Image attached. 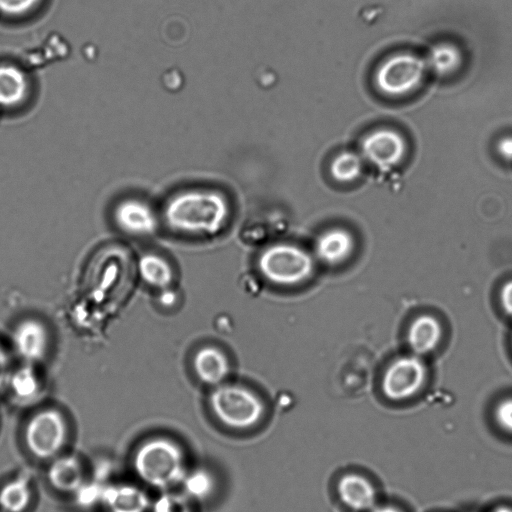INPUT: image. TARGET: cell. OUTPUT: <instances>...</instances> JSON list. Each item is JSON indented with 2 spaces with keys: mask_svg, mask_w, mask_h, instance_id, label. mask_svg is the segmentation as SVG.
Wrapping results in <instances>:
<instances>
[{
  "mask_svg": "<svg viewBox=\"0 0 512 512\" xmlns=\"http://www.w3.org/2000/svg\"><path fill=\"white\" fill-rule=\"evenodd\" d=\"M41 0H0V13L18 17L34 10Z\"/></svg>",
  "mask_w": 512,
  "mask_h": 512,
  "instance_id": "484cf974",
  "label": "cell"
},
{
  "mask_svg": "<svg viewBox=\"0 0 512 512\" xmlns=\"http://www.w3.org/2000/svg\"><path fill=\"white\" fill-rule=\"evenodd\" d=\"M261 274L279 286H294L307 280L313 273L311 255L302 248L286 243L272 245L259 256Z\"/></svg>",
  "mask_w": 512,
  "mask_h": 512,
  "instance_id": "277c9868",
  "label": "cell"
},
{
  "mask_svg": "<svg viewBox=\"0 0 512 512\" xmlns=\"http://www.w3.org/2000/svg\"><path fill=\"white\" fill-rule=\"evenodd\" d=\"M108 483L100 478L85 480L81 487L74 494L76 501L82 507H94L101 505L103 494Z\"/></svg>",
  "mask_w": 512,
  "mask_h": 512,
  "instance_id": "cb8c5ba5",
  "label": "cell"
},
{
  "mask_svg": "<svg viewBox=\"0 0 512 512\" xmlns=\"http://www.w3.org/2000/svg\"><path fill=\"white\" fill-rule=\"evenodd\" d=\"M498 155L507 162H512V135L502 137L496 145Z\"/></svg>",
  "mask_w": 512,
  "mask_h": 512,
  "instance_id": "f1b7e54d",
  "label": "cell"
},
{
  "mask_svg": "<svg viewBox=\"0 0 512 512\" xmlns=\"http://www.w3.org/2000/svg\"><path fill=\"white\" fill-rule=\"evenodd\" d=\"M31 488L25 478H15L0 489L2 512H24L30 504Z\"/></svg>",
  "mask_w": 512,
  "mask_h": 512,
  "instance_id": "d6986e66",
  "label": "cell"
},
{
  "mask_svg": "<svg viewBox=\"0 0 512 512\" xmlns=\"http://www.w3.org/2000/svg\"><path fill=\"white\" fill-rule=\"evenodd\" d=\"M183 494L194 501L207 500L216 488L212 473L205 468L188 470L182 482Z\"/></svg>",
  "mask_w": 512,
  "mask_h": 512,
  "instance_id": "ffe728a7",
  "label": "cell"
},
{
  "mask_svg": "<svg viewBox=\"0 0 512 512\" xmlns=\"http://www.w3.org/2000/svg\"><path fill=\"white\" fill-rule=\"evenodd\" d=\"M30 84L25 72L13 64H0V107L14 108L27 98Z\"/></svg>",
  "mask_w": 512,
  "mask_h": 512,
  "instance_id": "9a60e30c",
  "label": "cell"
},
{
  "mask_svg": "<svg viewBox=\"0 0 512 512\" xmlns=\"http://www.w3.org/2000/svg\"><path fill=\"white\" fill-rule=\"evenodd\" d=\"M426 375L425 364L419 356L400 357L390 364L383 376V393L394 401L408 399L420 390Z\"/></svg>",
  "mask_w": 512,
  "mask_h": 512,
  "instance_id": "52a82bcc",
  "label": "cell"
},
{
  "mask_svg": "<svg viewBox=\"0 0 512 512\" xmlns=\"http://www.w3.org/2000/svg\"><path fill=\"white\" fill-rule=\"evenodd\" d=\"M373 512H400V511L391 506H381V507L374 509Z\"/></svg>",
  "mask_w": 512,
  "mask_h": 512,
  "instance_id": "1f68e13d",
  "label": "cell"
},
{
  "mask_svg": "<svg viewBox=\"0 0 512 512\" xmlns=\"http://www.w3.org/2000/svg\"><path fill=\"white\" fill-rule=\"evenodd\" d=\"M161 302L164 305L171 306L175 303V294L173 292H165L161 296Z\"/></svg>",
  "mask_w": 512,
  "mask_h": 512,
  "instance_id": "4dcf8cb0",
  "label": "cell"
},
{
  "mask_svg": "<svg viewBox=\"0 0 512 512\" xmlns=\"http://www.w3.org/2000/svg\"><path fill=\"white\" fill-rule=\"evenodd\" d=\"M495 418L503 429L512 433V398L505 399L497 405Z\"/></svg>",
  "mask_w": 512,
  "mask_h": 512,
  "instance_id": "4316f807",
  "label": "cell"
},
{
  "mask_svg": "<svg viewBox=\"0 0 512 512\" xmlns=\"http://www.w3.org/2000/svg\"><path fill=\"white\" fill-rule=\"evenodd\" d=\"M8 385L17 399L29 402L35 399L40 390V382L29 367H23L10 375Z\"/></svg>",
  "mask_w": 512,
  "mask_h": 512,
  "instance_id": "603a6c76",
  "label": "cell"
},
{
  "mask_svg": "<svg viewBox=\"0 0 512 512\" xmlns=\"http://www.w3.org/2000/svg\"><path fill=\"white\" fill-rule=\"evenodd\" d=\"M442 337L439 321L430 315L416 318L408 330V343L417 355H423L436 348Z\"/></svg>",
  "mask_w": 512,
  "mask_h": 512,
  "instance_id": "e0dca14e",
  "label": "cell"
},
{
  "mask_svg": "<svg viewBox=\"0 0 512 512\" xmlns=\"http://www.w3.org/2000/svg\"><path fill=\"white\" fill-rule=\"evenodd\" d=\"M10 375L9 359L4 348L0 345V391L8 385Z\"/></svg>",
  "mask_w": 512,
  "mask_h": 512,
  "instance_id": "83f0119b",
  "label": "cell"
},
{
  "mask_svg": "<svg viewBox=\"0 0 512 512\" xmlns=\"http://www.w3.org/2000/svg\"><path fill=\"white\" fill-rule=\"evenodd\" d=\"M48 333L42 323L27 319L16 327L13 343L18 354L25 360L34 362L44 357L48 349Z\"/></svg>",
  "mask_w": 512,
  "mask_h": 512,
  "instance_id": "8fae6325",
  "label": "cell"
},
{
  "mask_svg": "<svg viewBox=\"0 0 512 512\" xmlns=\"http://www.w3.org/2000/svg\"><path fill=\"white\" fill-rule=\"evenodd\" d=\"M193 367L198 378L209 385L220 384L229 371L225 354L211 346L203 347L196 352Z\"/></svg>",
  "mask_w": 512,
  "mask_h": 512,
  "instance_id": "2e32d148",
  "label": "cell"
},
{
  "mask_svg": "<svg viewBox=\"0 0 512 512\" xmlns=\"http://www.w3.org/2000/svg\"><path fill=\"white\" fill-rule=\"evenodd\" d=\"M427 70L425 58L408 52L397 53L379 65L374 80L382 94L398 98L415 91Z\"/></svg>",
  "mask_w": 512,
  "mask_h": 512,
  "instance_id": "5b68a950",
  "label": "cell"
},
{
  "mask_svg": "<svg viewBox=\"0 0 512 512\" xmlns=\"http://www.w3.org/2000/svg\"><path fill=\"white\" fill-rule=\"evenodd\" d=\"M364 166V159L360 152L342 151L331 162L332 177L340 183H349L358 179Z\"/></svg>",
  "mask_w": 512,
  "mask_h": 512,
  "instance_id": "7402d4cb",
  "label": "cell"
},
{
  "mask_svg": "<svg viewBox=\"0 0 512 512\" xmlns=\"http://www.w3.org/2000/svg\"><path fill=\"white\" fill-rule=\"evenodd\" d=\"M66 436L65 419L55 409L38 411L25 428L26 446L39 459L55 458L65 444Z\"/></svg>",
  "mask_w": 512,
  "mask_h": 512,
  "instance_id": "8992f818",
  "label": "cell"
},
{
  "mask_svg": "<svg viewBox=\"0 0 512 512\" xmlns=\"http://www.w3.org/2000/svg\"><path fill=\"white\" fill-rule=\"evenodd\" d=\"M229 206L221 194L189 190L171 198L165 207L167 224L178 232L214 235L225 225Z\"/></svg>",
  "mask_w": 512,
  "mask_h": 512,
  "instance_id": "6da1fadb",
  "label": "cell"
},
{
  "mask_svg": "<svg viewBox=\"0 0 512 512\" xmlns=\"http://www.w3.org/2000/svg\"><path fill=\"white\" fill-rule=\"evenodd\" d=\"M341 501L350 509L365 511L374 507L376 492L373 485L363 476L347 474L338 483Z\"/></svg>",
  "mask_w": 512,
  "mask_h": 512,
  "instance_id": "5bb4252c",
  "label": "cell"
},
{
  "mask_svg": "<svg viewBox=\"0 0 512 512\" xmlns=\"http://www.w3.org/2000/svg\"><path fill=\"white\" fill-rule=\"evenodd\" d=\"M500 302L504 311L512 317V280L506 282L501 288Z\"/></svg>",
  "mask_w": 512,
  "mask_h": 512,
  "instance_id": "f546056e",
  "label": "cell"
},
{
  "mask_svg": "<svg viewBox=\"0 0 512 512\" xmlns=\"http://www.w3.org/2000/svg\"><path fill=\"white\" fill-rule=\"evenodd\" d=\"M189 499L182 493L163 492L152 503L151 512H192Z\"/></svg>",
  "mask_w": 512,
  "mask_h": 512,
  "instance_id": "d4e9b609",
  "label": "cell"
},
{
  "mask_svg": "<svg viewBox=\"0 0 512 512\" xmlns=\"http://www.w3.org/2000/svg\"><path fill=\"white\" fill-rule=\"evenodd\" d=\"M209 404L217 420L233 430L255 427L265 413L259 396L239 385H219L212 391Z\"/></svg>",
  "mask_w": 512,
  "mask_h": 512,
  "instance_id": "3957f363",
  "label": "cell"
},
{
  "mask_svg": "<svg viewBox=\"0 0 512 512\" xmlns=\"http://www.w3.org/2000/svg\"><path fill=\"white\" fill-rule=\"evenodd\" d=\"M139 273L149 285L165 288L172 281V269L168 262L155 254H146L139 261Z\"/></svg>",
  "mask_w": 512,
  "mask_h": 512,
  "instance_id": "44dd1931",
  "label": "cell"
},
{
  "mask_svg": "<svg viewBox=\"0 0 512 512\" xmlns=\"http://www.w3.org/2000/svg\"><path fill=\"white\" fill-rule=\"evenodd\" d=\"M114 219L121 230L133 235H149L157 227V219L152 208L137 199L120 202L115 208Z\"/></svg>",
  "mask_w": 512,
  "mask_h": 512,
  "instance_id": "9c48e42d",
  "label": "cell"
},
{
  "mask_svg": "<svg viewBox=\"0 0 512 512\" xmlns=\"http://www.w3.org/2000/svg\"><path fill=\"white\" fill-rule=\"evenodd\" d=\"M354 249L352 235L342 229L333 228L323 232L316 240V256L324 263L336 265L345 261Z\"/></svg>",
  "mask_w": 512,
  "mask_h": 512,
  "instance_id": "4fadbf2b",
  "label": "cell"
},
{
  "mask_svg": "<svg viewBox=\"0 0 512 512\" xmlns=\"http://www.w3.org/2000/svg\"><path fill=\"white\" fill-rule=\"evenodd\" d=\"M132 464L143 483L164 491L181 484L188 471L183 449L166 437H154L141 443L134 452Z\"/></svg>",
  "mask_w": 512,
  "mask_h": 512,
  "instance_id": "7a4b0ae2",
  "label": "cell"
},
{
  "mask_svg": "<svg viewBox=\"0 0 512 512\" xmlns=\"http://www.w3.org/2000/svg\"><path fill=\"white\" fill-rule=\"evenodd\" d=\"M428 70L437 76H449L455 73L463 62L459 47L451 42L434 44L425 58Z\"/></svg>",
  "mask_w": 512,
  "mask_h": 512,
  "instance_id": "ac0fdd59",
  "label": "cell"
},
{
  "mask_svg": "<svg viewBox=\"0 0 512 512\" xmlns=\"http://www.w3.org/2000/svg\"><path fill=\"white\" fill-rule=\"evenodd\" d=\"M493 512H512V509H509V508H506V507H500V508H497Z\"/></svg>",
  "mask_w": 512,
  "mask_h": 512,
  "instance_id": "d6a6232c",
  "label": "cell"
},
{
  "mask_svg": "<svg viewBox=\"0 0 512 512\" xmlns=\"http://www.w3.org/2000/svg\"><path fill=\"white\" fill-rule=\"evenodd\" d=\"M101 505L108 512H146L151 502L146 492L136 485L108 483Z\"/></svg>",
  "mask_w": 512,
  "mask_h": 512,
  "instance_id": "30bf717a",
  "label": "cell"
},
{
  "mask_svg": "<svg viewBox=\"0 0 512 512\" xmlns=\"http://www.w3.org/2000/svg\"><path fill=\"white\" fill-rule=\"evenodd\" d=\"M406 151L407 143L401 133L390 128H380L364 137L360 154L364 161L388 171L402 162Z\"/></svg>",
  "mask_w": 512,
  "mask_h": 512,
  "instance_id": "ba28073f",
  "label": "cell"
},
{
  "mask_svg": "<svg viewBox=\"0 0 512 512\" xmlns=\"http://www.w3.org/2000/svg\"><path fill=\"white\" fill-rule=\"evenodd\" d=\"M48 480L58 491L75 494L85 481L81 461L73 455L53 458L48 469Z\"/></svg>",
  "mask_w": 512,
  "mask_h": 512,
  "instance_id": "7c38bea8",
  "label": "cell"
}]
</instances>
